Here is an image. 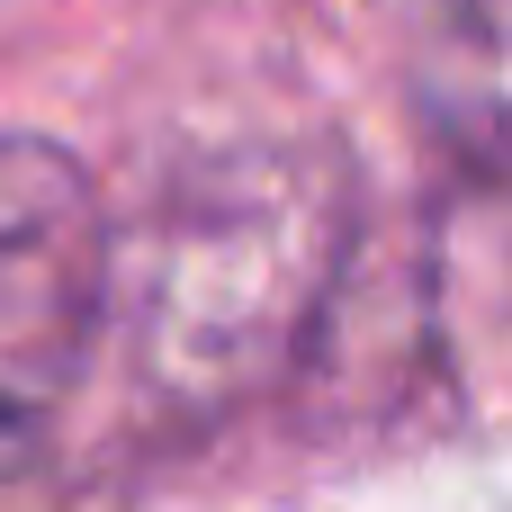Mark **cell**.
<instances>
[{
    "instance_id": "2",
    "label": "cell",
    "mask_w": 512,
    "mask_h": 512,
    "mask_svg": "<svg viewBox=\"0 0 512 512\" xmlns=\"http://www.w3.org/2000/svg\"><path fill=\"white\" fill-rule=\"evenodd\" d=\"M108 288H117V243L81 153L0 126V486L54 450Z\"/></svg>"
},
{
    "instance_id": "3",
    "label": "cell",
    "mask_w": 512,
    "mask_h": 512,
    "mask_svg": "<svg viewBox=\"0 0 512 512\" xmlns=\"http://www.w3.org/2000/svg\"><path fill=\"white\" fill-rule=\"evenodd\" d=\"M423 126L441 135V153L486 189L495 162H504V27H495V0H459L432 45H423Z\"/></svg>"
},
{
    "instance_id": "1",
    "label": "cell",
    "mask_w": 512,
    "mask_h": 512,
    "mask_svg": "<svg viewBox=\"0 0 512 512\" xmlns=\"http://www.w3.org/2000/svg\"><path fill=\"white\" fill-rule=\"evenodd\" d=\"M333 189L297 162L207 180L171 216L162 279L144 297V369L189 396H243L288 360L333 279Z\"/></svg>"
}]
</instances>
